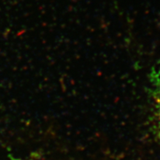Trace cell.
<instances>
[{"label":"cell","mask_w":160,"mask_h":160,"mask_svg":"<svg viewBox=\"0 0 160 160\" xmlns=\"http://www.w3.org/2000/svg\"><path fill=\"white\" fill-rule=\"evenodd\" d=\"M151 81L153 97L154 98L158 112L160 116V68L154 70L152 72Z\"/></svg>","instance_id":"obj_1"},{"label":"cell","mask_w":160,"mask_h":160,"mask_svg":"<svg viewBox=\"0 0 160 160\" xmlns=\"http://www.w3.org/2000/svg\"><path fill=\"white\" fill-rule=\"evenodd\" d=\"M16 160H21V159H16Z\"/></svg>","instance_id":"obj_2"},{"label":"cell","mask_w":160,"mask_h":160,"mask_svg":"<svg viewBox=\"0 0 160 160\" xmlns=\"http://www.w3.org/2000/svg\"><path fill=\"white\" fill-rule=\"evenodd\" d=\"M159 119H160V116H159Z\"/></svg>","instance_id":"obj_3"}]
</instances>
